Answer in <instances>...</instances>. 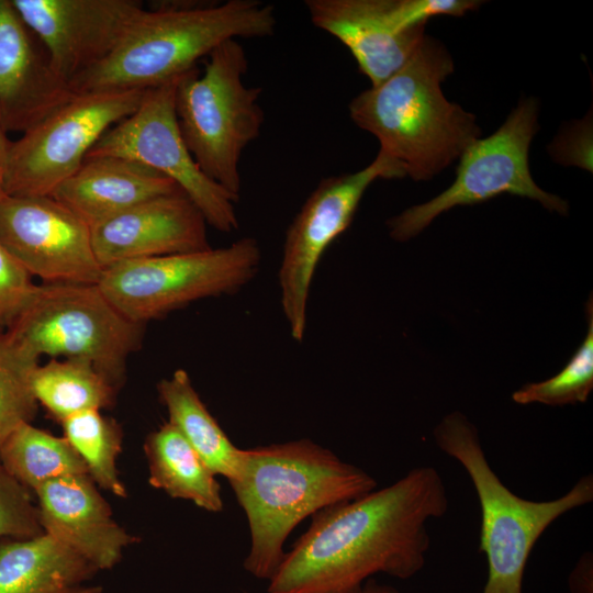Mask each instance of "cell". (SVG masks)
Segmentation results:
<instances>
[{
  "label": "cell",
  "mask_w": 593,
  "mask_h": 593,
  "mask_svg": "<svg viewBox=\"0 0 593 593\" xmlns=\"http://www.w3.org/2000/svg\"><path fill=\"white\" fill-rule=\"evenodd\" d=\"M97 572L46 533L0 544V593H102L89 583Z\"/></svg>",
  "instance_id": "cell-20"
},
{
  "label": "cell",
  "mask_w": 593,
  "mask_h": 593,
  "mask_svg": "<svg viewBox=\"0 0 593 593\" xmlns=\"http://www.w3.org/2000/svg\"><path fill=\"white\" fill-rule=\"evenodd\" d=\"M403 177V168L379 150L363 169L322 179L295 214L284 235L278 269L280 305L294 342L304 339L310 290L326 249L350 226L374 180Z\"/></svg>",
  "instance_id": "cell-11"
},
{
  "label": "cell",
  "mask_w": 593,
  "mask_h": 593,
  "mask_svg": "<svg viewBox=\"0 0 593 593\" xmlns=\"http://www.w3.org/2000/svg\"><path fill=\"white\" fill-rule=\"evenodd\" d=\"M312 24L343 43L358 68L377 86L398 71L423 41L424 25H411L401 0H306Z\"/></svg>",
  "instance_id": "cell-15"
},
{
  "label": "cell",
  "mask_w": 593,
  "mask_h": 593,
  "mask_svg": "<svg viewBox=\"0 0 593 593\" xmlns=\"http://www.w3.org/2000/svg\"><path fill=\"white\" fill-rule=\"evenodd\" d=\"M592 553L585 552L578 561L569 577L571 593H593Z\"/></svg>",
  "instance_id": "cell-30"
},
{
  "label": "cell",
  "mask_w": 593,
  "mask_h": 593,
  "mask_svg": "<svg viewBox=\"0 0 593 593\" xmlns=\"http://www.w3.org/2000/svg\"><path fill=\"white\" fill-rule=\"evenodd\" d=\"M178 78L147 89L137 109L109 128L86 158L121 157L164 175L193 202L209 226L232 233L239 226L238 199L210 179L188 149L175 109Z\"/></svg>",
  "instance_id": "cell-12"
},
{
  "label": "cell",
  "mask_w": 593,
  "mask_h": 593,
  "mask_svg": "<svg viewBox=\"0 0 593 593\" xmlns=\"http://www.w3.org/2000/svg\"><path fill=\"white\" fill-rule=\"evenodd\" d=\"M74 96L11 0H0V124L24 133Z\"/></svg>",
  "instance_id": "cell-17"
},
{
  "label": "cell",
  "mask_w": 593,
  "mask_h": 593,
  "mask_svg": "<svg viewBox=\"0 0 593 593\" xmlns=\"http://www.w3.org/2000/svg\"><path fill=\"white\" fill-rule=\"evenodd\" d=\"M37 365L0 329V447L19 425L35 416L31 374Z\"/></svg>",
  "instance_id": "cell-27"
},
{
  "label": "cell",
  "mask_w": 593,
  "mask_h": 593,
  "mask_svg": "<svg viewBox=\"0 0 593 593\" xmlns=\"http://www.w3.org/2000/svg\"><path fill=\"white\" fill-rule=\"evenodd\" d=\"M12 141L8 137V134L4 132L0 124V178L2 180V174L5 166V160L8 157L9 149L11 147Z\"/></svg>",
  "instance_id": "cell-31"
},
{
  "label": "cell",
  "mask_w": 593,
  "mask_h": 593,
  "mask_svg": "<svg viewBox=\"0 0 593 593\" xmlns=\"http://www.w3.org/2000/svg\"><path fill=\"white\" fill-rule=\"evenodd\" d=\"M144 329V324L123 315L98 284L43 283L35 286L4 332L31 359L86 360L119 389Z\"/></svg>",
  "instance_id": "cell-7"
},
{
  "label": "cell",
  "mask_w": 593,
  "mask_h": 593,
  "mask_svg": "<svg viewBox=\"0 0 593 593\" xmlns=\"http://www.w3.org/2000/svg\"><path fill=\"white\" fill-rule=\"evenodd\" d=\"M248 59L238 40H228L178 78L175 109L182 138L200 169L239 199V161L261 132V89L246 87Z\"/></svg>",
  "instance_id": "cell-6"
},
{
  "label": "cell",
  "mask_w": 593,
  "mask_h": 593,
  "mask_svg": "<svg viewBox=\"0 0 593 593\" xmlns=\"http://www.w3.org/2000/svg\"><path fill=\"white\" fill-rule=\"evenodd\" d=\"M0 242L44 283L97 284L103 271L90 226L49 195H5L0 201Z\"/></svg>",
  "instance_id": "cell-13"
},
{
  "label": "cell",
  "mask_w": 593,
  "mask_h": 593,
  "mask_svg": "<svg viewBox=\"0 0 593 593\" xmlns=\"http://www.w3.org/2000/svg\"><path fill=\"white\" fill-rule=\"evenodd\" d=\"M11 2L43 45L54 71L68 86L112 54L144 9L136 0Z\"/></svg>",
  "instance_id": "cell-14"
},
{
  "label": "cell",
  "mask_w": 593,
  "mask_h": 593,
  "mask_svg": "<svg viewBox=\"0 0 593 593\" xmlns=\"http://www.w3.org/2000/svg\"><path fill=\"white\" fill-rule=\"evenodd\" d=\"M5 192L3 190L2 180L0 178V201L5 197Z\"/></svg>",
  "instance_id": "cell-33"
},
{
  "label": "cell",
  "mask_w": 593,
  "mask_h": 593,
  "mask_svg": "<svg viewBox=\"0 0 593 593\" xmlns=\"http://www.w3.org/2000/svg\"><path fill=\"white\" fill-rule=\"evenodd\" d=\"M438 448L467 471L479 499V550L488 561L482 593H523L529 555L542 533L560 516L593 500V477L583 475L562 496L532 501L513 493L491 468L475 426L460 412L434 429Z\"/></svg>",
  "instance_id": "cell-5"
},
{
  "label": "cell",
  "mask_w": 593,
  "mask_h": 593,
  "mask_svg": "<svg viewBox=\"0 0 593 593\" xmlns=\"http://www.w3.org/2000/svg\"><path fill=\"white\" fill-rule=\"evenodd\" d=\"M0 463L27 490L35 492L48 481L88 474V469L65 437H57L32 423L19 425L0 447Z\"/></svg>",
  "instance_id": "cell-24"
},
{
  "label": "cell",
  "mask_w": 593,
  "mask_h": 593,
  "mask_svg": "<svg viewBox=\"0 0 593 593\" xmlns=\"http://www.w3.org/2000/svg\"><path fill=\"white\" fill-rule=\"evenodd\" d=\"M276 26L275 7L259 0L143 9L112 54L69 87L74 93L155 88L197 67L223 42L268 37Z\"/></svg>",
  "instance_id": "cell-4"
},
{
  "label": "cell",
  "mask_w": 593,
  "mask_h": 593,
  "mask_svg": "<svg viewBox=\"0 0 593 593\" xmlns=\"http://www.w3.org/2000/svg\"><path fill=\"white\" fill-rule=\"evenodd\" d=\"M170 423L197 451L214 475L233 477L240 448L236 447L202 402L188 372L177 369L157 383Z\"/></svg>",
  "instance_id": "cell-22"
},
{
  "label": "cell",
  "mask_w": 593,
  "mask_h": 593,
  "mask_svg": "<svg viewBox=\"0 0 593 593\" xmlns=\"http://www.w3.org/2000/svg\"><path fill=\"white\" fill-rule=\"evenodd\" d=\"M449 506L432 466L320 511L269 580L268 593H359L379 573L416 575L430 546L427 522Z\"/></svg>",
  "instance_id": "cell-1"
},
{
  "label": "cell",
  "mask_w": 593,
  "mask_h": 593,
  "mask_svg": "<svg viewBox=\"0 0 593 593\" xmlns=\"http://www.w3.org/2000/svg\"><path fill=\"white\" fill-rule=\"evenodd\" d=\"M452 71L447 48L425 35L398 71L349 103L351 121L415 181L430 180L480 137L475 116L443 93Z\"/></svg>",
  "instance_id": "cell-3"
},
{
  "label": "cell",
  "mask_w": 593,
  "mask_h": 593,
  "mask_svg": "<svg viewBox=\"0 0 593 593\" xmlns=\"http://www.w3.org/2000/svg\"><path fill=\"white\" fill-rule=\"evenodd\" d=\"M60 424L64 437L83 460L93 482L115 496L126 497L127 491L116 469L123 438L119 423L98 410H89Z\"/></svg>",
  "instance_id": "cell-25"
},
{
  "label": "cell",
  "mask_w": 593,
  "mask_h": 593,
  "mask_svg": "<svg viewBox=\"0 0 593 593\" xmlns=\"http://www.w3.org/2000/svg\"><path fill=\"white\" fill-rule=\"evenodd\" d=\"M91 238L103 269L133 259L211 248L203 214L182 192L149 199L92 226Z\"/></svg>",
  "instance_id": "cell-16"
},
{
  "label": "cell",
  "mask_w": 593,
  "mask_h": 593,
  "mask_svg": "<svg viewBox=\"0 0 593 593\" xmlns=\"http://www.w3.org/2000/svg\"><path fill=\"white\" fill-rule=\"evenodd\" d=\"M247 593V592H233ZM359 593H400L394 586L368 581Z\"/></svg>",
  "instance_id": "cell-32"
},
{
  "label": "cell",
  "mask_w": 593,
  "mask_h": 593,
  "mask_svg": "<svg viewBox=\"0 0 593 593\" xmlns=\"http://www.w3.org/2000/svg\"><path fill=\"white\" fill-rule=\"evenodd\" d=\"M179 192L174 181L139 163L101 156L86 158L49 197L91 228L144 201Z\"/></svg>",
  "instance_id": "cell-19"
},
{
  "label": "cell",
  "mask_w": 593,
  "mask_h": 593,
  "mask_svg": "<svg viewBox=\"0 0 593 593\" xmlns=\"http://www.w3.org/2000/svg\"><path fill=\"white\" fill-rule=\"evenodd\" d=\"M144 451L152 486L172 499L190 501L206 512L223 511L221 484L170 423H164L146 437Z\"/></svg>",
  "instance_id": "cell-21"
},
{
  "label": "cell",
  "mask_w": 593,
  "mask_h": 593,
  "mask_svg": "<svg viewBox=\"0 0 593 593\" xmlns=\"http://www.w3.org/2000/svg\"><path fill=\"white\" fill-rule=\"evenodd\" d=\"M44 533L88 560L98 571L116 566L138 541L113 518L89 474L55 479L35 492Z\"/></svg>",
  "instance_id": "cell-18"
},
{
  "label": "cell",
  "mask_w": 593,
  "mask_h": 593,
  "mask_svg": "<svg viewBox=\"0 0 593 593\" xmlns=\"http://www.w3.org/2000/svg\"><path fill=\"white\" fill-rule=\"evenodd\" d=\"M146 90L74 96L12 141L2 174L10 197H46L70 178L113 125L132 114Z\"/></svg>",
  "instance_id": "cell-10"
},
{
  "label": "cell",
  "mask_w": 593,
  "mask_h": 593,
  "mask_svg": "<svg viewBox=\"0 0 593 593\" xmlns=\"http://www.w3.org/2000/svg\"><path fill=\"white\" fill-rule=\"evenodd\" d=\"M538 127L537 101L533 98L519 101L493 134L477 138L465 148L450 187L387 222L390 236L398 242L409 240L443 212L502 193L528 198L549 211L567 214V202L544 191L530 175L528 153Z\"/></svg>",
  "instance_id": "cell-9"
},
{
  "label": "cell",
  "mask_w": 593,
  "mask_h": 593,
  "mask_svg": "<svg viewBox=\"0 0 593 593\" xmlns=\"http://www.w3.org/2000/svg\"><path fill=\"white\" fill-rule=\"evenodd\" d=\"M588 333L575 354L556 376L527 383L512 395L517 404L541 403L551 406L584 403L593 389V303L586 304Z\"/></svg>",
  "instance_id": "cell-26"
},
{
  "label": "cell",
  "mask_w": 593,
  "mask_h": 593,
  "mask_svg": "<svg viewBox=\"0 0 593 593\" xmlns=\"http://www.w3.org/2000/svg\"><path fill=\"white\" fill-rule=\"evenodd\" d=\"M43 533L38 508L30 490L0 463V538L30 539Z\"/></svg>",
  "instance_id": "cell-28"
},
{
  "label": "cell",
  "mask_w": 593,
  "mask_h": 593,
  "mask_svg": "<svg viewBox=\"0 0 593 593\" xmlns=\"http://www.w3.org/2000/svg\"><path fill=\"white\" fill-rule=\"evenodd\" d=\"M228 483L249 528L243 567L268 581L286 556L287 538L303 519L378 485L368 472L309 438L240 448Z\"/></svg>",
  "instance_id": "cell-2"
},
{
  "label": "cell",
  "mask_w": 593,
  "mask_h": 593,
  "mask_svg": "<svg viewBox=\"0 0 593 593\" xmlns=\"http://www.w3.org/2000/svg\"><path fill=\"white\" fill-rule=\"evenodd\" d=\"M31 389L37 404L59 423L80 412L112 406L118 391L90 362L67 358L38 363Z\"/></svg>",
  "instance_id": "cell-23"
},
{
  "label": "cell",
  "mask_w": 593,
  "mask_h": 593,
  "mask_svg": "<svg viewBox=\"0 0 593 593\" xmlns=\"http://www.w3.org/2000/svg\"><path fill=\"white\" fill-rule=\"evenodd\" d=\"M262 253L254 237L199 251L122 261L97 283L127 318L146 324L195 301L233 295L257 276Z\"/></svg>",
  "instance_id": "cell-8"
},
{
  "label": "cell",
  "mask_w": 593,
  "mask_h": 593,
  "mask_svg": "<svg viewBox=\"0 0 593 593\" xmlns=\"http://www.w3.org/2000/svg\"><path fill=\"white\" fill-rule=\"evenodd\" d=\"M35 286L33 277L0 242V329L11 324Z\"/></svg>",
  "instance_id": "cell-29"
}]
</instances>
